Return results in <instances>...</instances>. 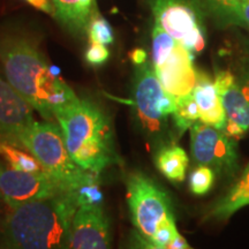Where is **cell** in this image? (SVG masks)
Listing matches in <instances>:
<instances>
[{
    "label": "cell",
    "instance_id": "603a6c76",
    "mask_svg": "<svg viewBox=\"0 0 249 249\" xmlns=\"http://www.w3.org/2000/svg\"><path fill=\"white\" fill-rule=\"evenodd\" d=\"M89 37L92 43L108 45L112 44L114 40L113 30L105 18L97 17L92 18L89 23Z\"/></svg>",
    "mask_w": 249,
    "mask_h": 249
},
{
    "label": "cell",
    "instance_id": "6da1fadb",
    "mask_svg": "<svg viewBox=\"0 0 249 249\" xmlns=\"http://www.w3.org/2000/svg\"><path fill=\"white\" fill-rule=\"evenodd\" d=\"M0 62L9 85L46 121H52L55 112L79 98L64 80L51 73L30 37L0 34Z\"/></svg>",
    "mask_w": 249,
    "mask_h": 249
},
{
    "label": "cell",
    "instance_id": "9c48e42d",
    "mask_svg": "<svg viewBox=\"0 0 249 249\" xmlns=\"http://www.w3.org/2000/svg\"><path fill=\"white\" fill-rule=\"evenodd\" d=\"M191 150L198 165L217 172L233 174L238 167L236 143L222 129L196 123L191 127Z\"/></svg>",
    "mask_w": 249,
    "mask_h": 249
},
{
    "label": "cell",
    "instance_id": "cb8c5ba5",
    "mask_svg": "<svg viewBox=\"0 0 249 249\" xmlns=\"http://www.w3.org/2000/svg\"><path fill=\"white\" fill-rule=\"evenodd\" d=\"M73 197L80 208L85 205H103L104 201V195L99 188L98 181L80 187L73 194Z\"/></svg>",
    "mask_w": 249,
    "mask_h": 249
},
{
    "label": "cell",
    "instance_id": "8fae6325",
    "mask_svg": "<svg viewBox=\"0 0 249 249\" xmlns=\"http://www.w3.org/2000/svg\"><path fill=\"white\" fill-rule=\"evenodd\" d=\"M71 249H112L111 222L103 205L77 209L71 225Z\"/></svg>",
    "mask_w": 249,
    "mask_h": 249
},
{
    "label": "cell",
    "instance_id": "44dd1931",
    "mask_svg": "<svg viewBox=\"0 0 249 249\" xmlns=\"http://www.w3.org/2000/svg\"><path fill=\"white\" fill-rule=\"evenodd\" d=\"M177 40L170 36L160 24L155 22L152 30V66L160 67L173 51Z\"/></svg>",
    "mask_w": 249,
    "mask_h": 249
},
{
    "label": "cell",
    "instance_id": "4316f807",
    "mask_svg": "<svg viewBox=\"0 0 249 249\" xmlns=\"http://www.w3.org/2000/svg\"><path fill=\"white\" fill-rule=\"evenodd\" d=\"M110 57V52L105 48V45L92 43L86 51V60L91 66H101L107 61Z\"/></svg>",
    "mask_w": 249,
    "mask_h": 249
},
{
    "label": "cell",
    "instance_id": "8992f818",
    "mask_svg": "<svg viewBox=\"0 0 249 249\" xmlns=\"http://www.w3.org/2000/svg\"><path fill=\"white\" fill-rule=\"evenodd\" d=\"M126 189L133 225L150 240L160 224L174 217L169 195L150 177L139 171L127 176Z\"/></svg>",
    "mask_w": 249,
    "mask_h": 249
},
{
    "label": "cell",
    "instance_id": "30bf717a",
    "mask_svg": "<svg viewBox=\"0 0 249 249\" xmlns=\"http://www.w3.org/2000/svg\"><path fill=\"white\" fill-rule=\"evenodd\" d=\"M33 110L13 87L0 79V142L23 150V136L36 123Z\"/></svg>",
    "mask_w": 249,
    "mask_h": 249
},
{
    "label": "cell",
    "instance_id": "277c9868",
    "mask_svg": "<svg viewBox=\"0 0 249 249\" xmlns=\"http://www.w3.org/2000/svg\"><path fill=\"white\" fill-rule=\"evenodd\" d=\"M22 148L71 195L80 187L98 181V176L81 169L71 160L60 126L52 121H36L23 136Z\"/></svg>",
    "mask_w": 249,
    "mask_h": 249
},
{
    "label": "cell",
    "instance_id": "ac0fdd59",
    "mask_svg": "<svg viewBox=\"0 0 249 249\" xmlns=\"http://www.w3.org/2000/svg\"><path fill=\"white\" fill-rule=\"evenodd\" d=\"M197 7L219 24H241L242 0H194Z\"/></svg>",
    "mask_w": 249,
    "mask_h": 249
},
{
    "label": "cell",
    "instance_id": "ba28073f",
    "mask_svg": "<svg viewBox=\"0 0 249 249\" xmlns=\"http://www.w3.org/2000/svg\"><path fill=\"white\" fill-rule=\"evenodd\" d=\"M68 193L44 172H26L0 165V197L9 209Z\"/></svg>",
    "mask_w": 249,
    "mask_h": 249
},
{
    "label": "cell",
    "instance_id": "d6986e66",
    "mask_svg": "<svg viewBox=\"0 0 249 249\" xmlns=\"http://www.w3.org/2000/svg\"><path fill=\"white\" fill-rule=\"evenodd\" d=\"M0 157L7 161L12 169L26 172H44L43 167L33 155L27 154L22 149L0 142Z\"/></svg>",
    "mask_w": 249,
    "mask_h": 249
},
{
    "label": "cell",
    "instance_id": "4fadbf2b",
    "mask_svg": "<svg viewBox=\"0 0 249 249\" xmlns=\"http://www.w3.org/2000/svg\"><path fill=\"white\" fill-rule=\"evenodd\" d=\"M155 71L165 91L176 99L189 95L195 88L197 71L193 66V53L179 43Z\"/></svg>",
    "mask_w": 249,
    "mask_h": 249
},
{
    "label": "cell",
    "instance_id": "7c38bea8",
    "mask_svg": "<svg viewBox=\"0 0 249 249\" xmlns=\"http://www.w3.org/2000/svg\"><path fill=\"white\" fill-rule=\"evenodd\" d=\"M213 83L225 110L226 124L245 134L249 129V74L235 76L230 71H219Z\"/></svg>",
    "mask_w": 249,
    "mask_h": 249
},
{
    "label": "cell",
    "instance_id": "83f0119b",
    "mask_svg": "<svg viewBox=\"0 0 249 249\" xmlns=\"http://www.w3.org/2000/svg\"><path fill=\"white\" fill-rule=\"evenodd\" d=\"M27 2H29L31 6L39 9V11L44 12V13L49 15H53L55 17V9L53 4L50 2V0H26Z\"/></svg>",
    "mask_w": 249,
    "mask_h": 249
},
{
    "label": "cell",
    "instance_id": "9a60e30c",
    "mask_svg": "<svg viewBox=\"0 0 249 249\" xmlns=\"http://www.w3.org/2000/svg\"><path fill=\"white\" fill-rule=\"evenodd\" d=\"M246 205H249V164L238 181L211 207L207 218L216 220L229 219Z\"/></svg>",
    "mask_w": 249,
    "mask_h": 249
},
{
    "label": "cell",
    "instance_id": "e0dca14e",
    "mask_svg": "<svg viewBox=\"0 0 249 249\" xmlns=\"http://www.w3.org/2000/svg\"><path fill=\"white\" fill-rule=\"evenodd\" d=\"M93 0H52L55 18L74 33H82L89 27V15Z\"/></svg>",
    "mask_w": 249,
    "mask_h": 249
},
{
    "label": "cell",
    "instance_id": "7402d4cb",
    "mask_svg": "<svg viewBox=\"0 0 249 249\" xmlns=\"http://www.w3.org/2000/svg\"><path fill=\"white\" fill-rule=\"evenodd\" d=\"M214 181V171L205 165H198L189 176V188L195 195H204L210 191Z\"/></svg>",
    "mask_w": 249,
    "mask_h": 249
},
{
    "label": "cell",
    "instance_id": "f1b7e54d",
    "mask_svg": "<svg viewBox=\"0 0 249 249\" xmlns=\"http://www.w3.org/2000/svg\"><path fill=\"white\" fill-rule=\"evenodd\" d=\"M130 59L135 66L144 64L147 62V52L142 49H135L130 52Z\"/></svg>",
    "mask_w": 249,
    "mask_h": 249
},
{
    "label": "cell",
    "instance_id": "5b68a950",
    "mask_svg": "<svg viewBox=\"0 0 249 249\" xmlns=\"http://www.w3.org/2000/svg\"><path fill=\"white\" fill-rule=\"evenodd\" d=\"M135 116L145 136L163 140L169 127V116L177 107V99L161 87L152 64L144 62L135 68L133 83Z\"/></svg>",
    "mask_w": 249,
    "mask_h": 249
},
{
    "label": "cell",
    "instance_id": "d4e9b609",
    "mask_svg": "<svg viewBox=\"0 0 249 249\" xmlns=\"http://www.w3.org/2000/svg\"><path fill=\"white\" fill-rule=\"evenodd\" d=\"M179 235L180 233L178 229H177L176 218L173 217L170 218V219L164 220L163 223L158 225L150 241L154 242L155 245L160 246V247L167 248Z\"/></svg>",
    "mask_w": 249,
    "mask_h": 249
},
{
    "label": "cell",
    "instance_id": "2e32d148",
    "mask_svg": "<svg viewBox=\"0 0 249 249\" xmlns=\"http://www.w3.org/2000/svg\"><path fill=\"white\" fill-rule=\"evenodd\" d=\"M189 158L186 151L177 144H164L157 151L155 164L160 172L172 182L185 180Z\"/></svg>",
    "mask_w": 249,
    "mask_h": 249
},
{
    "label": "cell",
    "instance_id": "3957f363",
    "mask_svg": "<svg viewBox=\"0 0 249 249\" xmlns=\"http://www.w3.org/2000/svg\"><path fill=\"white\" fill-rule=\"evenodd\" d=\"M71 160L81 169L99 176L121 163L108 114L97 103L77 98L54 113Z\"/></svg>",
    "mask_w": 249,
    "mask_h": 249
},
{
    "label": "cell",
    "instance_id": "484cf974",
    "mask_svg": "<svg viewBox=\"0 0 249 249\" xmlns=\"http://www.w3.org/2000/svg\"><path fill=\"white\" fill-rule=\"evenodd\" d=\"M123 249H167L165 247L155 245L149 239L143 236L141 233L136 230H133L129 233L127 239L123 245Z\"/></svg>",
    "mask_w": 249,
    "mask_h": 249
},
{
    "label": "cell",
    "instance_id": "f546056e",
    "mask_svg": "<svg viewBox=\"0 0 249 249\" xmlns=\"http://www.w3.org/2000/svg\"><path fill=\"white\" fill-rule=\"evenodd\" d=\"M241 24H246L249 28V0H242L240 6Z\"/></svg>",
    "mask_w": 249,
    "mask_h": 249
},
{
    "label": "cell",
    "instance_id": "52a82bcc",
    "mask_svg": "<svg viewBox=\"0 0 249 249\" xmlns=\"http://www.w3.org/2000/svg\"><path fill=\"white\" fill-rule=\"evenodd\" d=\"M155 22L191 53L204 49L203 28L194 0H150Z\"/></svg>",
    "mask_w": 249,
    "mask_h": 249
},
{
    "label": "cell",
    "instance_id": "7a4b0ae2",
    "mask_svg": "<svg viewBox=\"0 0 249 249\" xmlns=\"http://www.w3.org/2000/svg\"><path fill=\"white\" fill-rule=\"evenodd\" d=\"M70 193L11 209L1 223L5 249H71L77 209Z\"/></svg>",
    "mask_w": 249,
    "mask_h": 249
},
{
    "label": "cell",
    "instance_id": "5bb4252c",
    "mask_svg": "<svg viewBox=\"0 0 249 249\" xmlns=\"http://www.w3.org/2000/svg\"><path fill=\"white\" fill-rule=\"evenodd\" d=\"M193 96L197 104L202 123L224 130L227 123L225 110L214 83L207 74L197 71V80L193 90Z\"/></svg>",
    "mask_w": 249,
    "mask_h": 249
},
{
    "label": "cell",
    "instance_id": "ffe728a7",
    "mask_svg": "<svg viewBox=\"0 0 249 249\" xmlns=\"http://www.w3.org/2000/svg\"><path fill=\"white\" fill-rule=\"evenodd\" d=\"M176 128L180 134L186 132L194 124L196 121L200 120V112H198L197 104H196L193 92L183 97L177 98V107L172 114Z\"/></svg>",
    "mask_w": 249,
    "mask_h": 249
}]
</instances>
